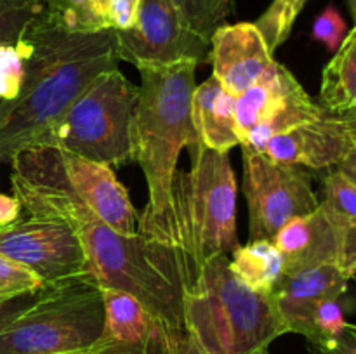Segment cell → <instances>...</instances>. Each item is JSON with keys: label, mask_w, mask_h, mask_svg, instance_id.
Listing matches in <instances>:
<instances>
[{"label": "cell", "mask_w": 356, "mask_h": 354, "mask_svg": "<svg viewBox=\"0 0 356 354\" xmlns=\"http://www.w3.org/2000/svg\"><path fill=\"white\" fill-rule=\"evenodd\" d=\"M174 354H205V353H202V351L198 349L197 344L190 339V335H188V333H184V335L177 340ZM256 354H270V353H268V349H263Z\"/></svg>", "instance_id": "cell-35"}, {"label": "cell", "mask_w": 356, "mask_h": 354, "mask_svg": "<svg viewBox=\"0 0 356 354\" xmlns=\"http://www.w3.org/2000/svg\"><path fill=\"white\" fill-rule=\"evenodd\" d=\"M306 96L308 92L292 71L275 59L266 73L235 99V128L240 144L245 142L254 128L268 124L285 108Z\"/></svg>", "instance_id": "cell-16"}, {"label": "cell", "mask_w": 356, "mask_h": 354, "mask_svg": "<svg viewBox=\"0 0 356 354\" xmlns=\"http://www.w3.org/2000/svg\"><path fill=\"white\" fill-rule=\"evenodd\" d=\"M65 177L83 203L122 235H136L139 214L110 165L56 149Z\"/></svg>", "instance_id": "cell-13"}, {"label": "cell", "mask_w": 356, "mask_h": 354, "mask_svg": "<svg viewBox=\"0 0 356 354\" xmlns=\"http://www.w3.org/2000/svg\"><path fill=\"white\" fill-rule=\"evenodd\" d=\"M139 87L118 68L101 73L37 146L122 167L134 160V113Z\"/></svg>", "instance_id": "cell-6"}, {"label": "cell", "mask_w": 356, "mask_h": 354, "mask_svg": "<svg viewBox=\"0 0 356 354\" xmlns=\"http://www.w3.org/2000/svg\"><path fill=\"white\" fill-rule=\"evenodd\" d=\"M348 278L336 264H322L292 274H284L271 292V298L287 333L312 337L313 318L325 301L341 298L348 290Z\"/></svg>", "instance_id": "cell-14"}, {"label": "cell", "mask_w": 356, "mask_h": 354, "mask_svg": "<svg viewBox=\"0 0 356 354\" xmlns=\"http://www.w3.org/2000/svg\"><path fill=\"white\" fill-rule=\"evenodd\" d=\"M44 10L38 0H0V45H17L31 21Z\"/></svg>", "instance_id": "cell-25"}, {"label": "cell", "mask_w": 356, "mask_h": 354, "mask_svg": "<svg viewBox=\"0 0 356 354\" xmlns=\"http://www.w3.org/2000/svg\"><path fill=\"white\" fill-rule=\"evenodd\" d=\"M21 203L16 196L0 194V226H9L19 219Z\"/></svg>", "instance_id": "cell-33"}, {"label": "cell", "mask_w": 356, "mask_h": 354, "mask_svg": "<svg viewBox=\"0 0 356 354\" xmlns=\"http://www.w3.org/2000/svg\"><path fill=\"white\" fill-rule=\"evenodd\" d=\"M353 328H355V330H356V325H353Z\"/></svg>", "instance_id": "cell-38"}, {"label": "cell", "mask_w": 356, "mask_h": 354, "mask_svg": "<svg viewBox=\"0 0 356 354\" xmlns=\"http://www.w3.org/2000/svg\"><path fill=\"white\" fill-rule=\"evenodd\" d=\"M350 146L351 139L343 118L339 115L325 113L318 120L271 137L263 153L282 163L327 170L343 162Z\"/></svg>", "instance_id": "cell-15"}, {"label": "cell", "mask_w": 356, "mask_h": 354, "mask_svg": "<svg viewBox=\"0 0 356 354\" xmlns=\"http://www.w3.org/2000/svg\"><path fill=\"white\" fill-rule=\"evenodd\" d=\"M14 196L35 217L56 219L73 229L103 288L134 295L174 340L186 333L183 269L174 248L143 235H122L97 217L70 186L54 148L35 146L10 158Z\"/></svg>", "instance_id": "cell-1"}, {"label": "cell", "mask_w": 356, "mask_h": 354, "mask_svg": "<svg viewBox=\"0 0 356 354\" xmlns=\"http://www.w3.org/2000/svg\"><path fill=\"white\" fill-rule=\"evenodd\" d=\"M0 253L33 273L44 285L92 276L80 239L70 226L56 219L28 215L3 226Z\"/></svg>", "instance_id": "cell-9"}, {"label": "cell", "mask_w": 356, "mask_h": 354, "mask_svg": "<svg viewBox=\"0 0 356 354\" xmlns=\"http://www.w3.org/2000/svg\"><path fill=\"white\" fill-rule=\"evenodd\" d=\"M228 267L243 285L261 294H271L284 276V259L273 239H250L240 245Z\"/></svg>", "instance_id": "cell-21"}, {"label": "cell", "mask_w": 356, "mask_h": 354, "mask_svg": "<svg viewBox=\"0 0 356 354\" xmlns=\"http://www.w3.org/2000/svg\"><path fill=\"white\" fill-rule=\"evenodd\" d=\"M284 259V274L298 273L322 264L337 266V242L334 229L320 207L312 214L292 219L273 238Z\"/></svg>", "instance_id": "cell-17"}, {"label": "cell", "mask_w": 356, "mask_h": 354, "mask_svg": "<svg viewBox=\"0 0 356 354\" xmlns=\"http://www.w3.org/2000/svg\"><path fill=\"white\" fill-rule=\"evenodd\" d=\"M3 228V226H0V229H2Z\"/></svg>", "instance_id": "cell-39"}, {"label": "cell", "mask_w": 356, "mask_h": 354, "mask_svg": "<svg viewBox=\"0 0 356 354\" xmlns=\"http://www.w3.org/2000/svg\"><path fill=\"white\" fill-rule=\"evenodd\" d=\"M141 0H108V23L111 30L125 31L136 26Z\"/></svg>", "instance_id": "cell-30"}, {"label": "cell", "mask_w": 356, "mask_h": 354, "mask_svg": "<svg viewBox=\"0 0 356 354\" xmlns=\"http://www.w3.org/2000/svg\"><path fill=\"white\" fill-rule=\"evenodd\" d=\"M103 323V288L92 276L45 285L37 302L0 330V354H86Z\"/></svg>", "instance_id": "cell-7"}, {"label": "cell", "mask_w": 356, "mask_h": 354, "mask_svg": "<svg viewBox=\"0 0 356 354\" xmlns=\"http://www.w3.org/2000/svg\"><path fill=\"white\" fill-rule=\"evenodd\" d=\"M191 120L202 144L219 153L240 146L235 128V97L229 96L214 76L195 87Z\"/></svg>", "instance_id": "cell-18"}, {"label": "cell", "mask_w": 356, "mask_h": 354, "mask_svg": "<svg viewBox=\"0 0 356 354\" xmlns=\"http://www.w3.org/2000/svg\"><path fill=\"white\" fill-rule=\"evenodd\" d=\"M44 12L66 31L92 33L108 30V0H38Z\"/></svg>", "instance_id": "cell-22"}, {"label": "cell", "mask_w": 356, "mask_h": 354, "mask_svg": "<svg viewBox=\"0 0 356 354\" xmlns=\"http://www.w3.org/2000/svg\"><path fill=\"white\" fill-rule=\"evenodd\" d=\"M191 169L176 172L174 214L183 259V290L202 266L240 246L236 233V180L228 153L200 144L190 153Z\"/></svg>", "instance_id": "cell-5"}, {"label": "cell", "mask_w": 356, "mask_h": 354, "mask_svg": "<svg viewBox=\"0 0 356 354\" xmlns=\"http://www.w3.org/2000/svg\"><path fill=\"white\" fill-rule=\"evenodd\" d=\"M23 78L24 62L19 45H0V101L14 99Z\"/></svg>", "instance_id": "cell-28"}, {"label": "cell", "mask_w": 356, "mask_h": 354, "mask_svg": "<svg viewBox=\"0 0 356 354\" xmlns=\"http://www.w3.org/2000/svg\"><path fill=\"white\" fill-rule=\"evenodd\" d=\"M44 287L45 285L33 273L0 253V302L31 294Z\"/></svg>", "instance_id": "cell-26"}, {"label": "cell", "mask_w": 356, "mask_h": 354, "mask_svg": "<svg viewBox=\"0 0 356 354\" xmlns=\"http://www.w3.org/2000/svg\"><path fill=\"white\" fill-rule=\"evenodd\" d=\"M339 117L343 118L344 125H346V130L350 134L351 141H356V108L346 111V113H341Z\"/></svg>", "instance_id": "cell-36"}, {"label": "cell", "mask_w": 356, "mask_h": 354, "mask_svg": "<svg viewBox=\"0 0 356 354\" xmlns=\"http://www.w3.org/2000/svg\"><path fill=\"white\" fill-rule=\"evenodd\" d=\"M228 260L219 255L205 262L183 290L184 330L205 354H256L287 332L271 294L243 285Z\"/></svg>", "instance_id": "cell-4"}, {"label": "cell", "mask_w": 356, "mask_h": 354, "mask_svg": "<svg viewBox=\"0 0 356 354\" xmlns=\"http://www.w3.org/2000/svg\"><path fill=\"white\" fill-rule=\"evenodd\" d=\"M61 354H66V353H61Z\"/></svg>", "instance_id": "cell-40"}, {"label": "cell", "mask_w": 356, "mask_h": 354, "mask_svg": "<svg viewBox=\"0 0 356 354\" xmlns=\"http://www.w3.org/2000/svg\"><path fill=\"white\" fill-rule=\"evenodd\" d=\"M344 35H346V21L343 19L339 10L334 6L325 7V10L313 23V40L322 42L327 51L336 52L341 42L344 40Z\"/></svg>", "instance_id": "cell-29"}, {"label": "cell", "mask_w": 356, "mask_h": 354, "mask_svg": "<svg viewBox=\"0 0 356 354\" xmlns=\"http://www.w3.org/2000/svg\"><path fill=\"white\" fill-rule=\"evenodd\" d=\"M306 2L308 0H273L271 6L257 17L254 24L263 35L271 54H275V51L291 37L296 19L305 9Z\"/></svg>", "instance_id": "cell-24"}, {"label": "cell", "mask_w": 356, "mask_h": 354, "mask_svg": "<svg viewBox=\"0 0 356 354\" xmlns=\"http://www.w3.org/2000/svg\"><path fill=\"white\" fill-rule=\"evenodd\" d=\"M348 321L344 319V311L339 304V298L336 301H325L315 312L313 318V332L308 339L309 346H325L332 342L343 333Z\"/></svg>", "instance_id": "cell-27"}, {"label": "cell", "mask_w": 356, "mask_h": 354, "mask_svg": "<svg viewBox=\"0 0 356 354\" xmlns=\"http://www.w3.org/2000/svg\"><path fill=\"white\" fill-rule=\"evenodd\" d=\"M242 160L250 239H273L292 219L318 208L308 169L277 162L247 146H242Z\"/></svg>", "instance_id": "cell-8"}, {"label": "cell", "mask_w": 356, "mask_h": 354, "mask_svg": "<svg viewBox=\"0 0 356 354\" xmlns=\"http://www.w3.org/2000/svg\"><path fill=\"white\" fill-rule=\"evenodd\" d=\"M212 76L236 99L275 62L263 35L254 23L222 24L211 37Z\"/></svg>", "instance_id": "cell-12"}, {"label": "cell", "mask_w": 356, "mask_h": 354, "mask_svg": "<svg viewBox=\"0 0 356 354\" xmlns=\"http://www.w3.org/2000/svg\"><path fill=\"white\" fill-rule=\"evenodd\" d=\"M320 207L336 235L337 267L350 280L356 274V186L336 167L323 177Z\"/></svg>", "instance_id": "cell-19"}, {"label": "cell", "mask_w": 356, "mask_h": 354, "mask_svg": "<svg viewBox=\"0 0 356 354\" xmlns=\"http://www.w3.org/2000/svg\"><path fill=\"white\" fill-rule=\"evenodd\" d=\"M312 354H356V330L348 323L339 337L325 346H309Z\"/></svg>", "instance_id": "cell-32"}, {"label": "cell", "mask_w": 356, "mask_h": 354, "mask_svg": "<svg viewBox=\"0 0 356 354\" xmlns=\"http://www.w3.org/2000/svg\"><path fill=\"white\" fill-rule=\"evenodd\" d=\"M17 45L24 78L19 94L0 103V162L35 148L83 90L118 62L111 28L92 33L66 31L44 10Z\"/></svg>", "instance_id": "cell-2"}, {"label": "cell", "mask_w": 356, "mask_h": 354, "mask_svg": "<svg viewBox=\"0 0 356 354\" xmlns=\"http://www.w3.org/2000/svg\"><path fill=\"white\" fill-rule=\"evenodd\" d=\"M103 330L86 354H174L176 340L134 295L103 288Z\"/></svg>", "instance_id": "cell-11"}, {"label": "cell", "mask_w": 356, "mask_h": 354, "mask_svg": "<svg viewBox=\"0 0 356 354\" xmlns=\"http://www.w3.org/2000/svg\"><path fill=\"white\" fill-rule=\"evenodd\" d=\"M348 7H350V12L353 16V21L356 23V0H346Z\"/></svg>", "instance_id": "cell-37"}, {"label": "cell", "mask_w": 356, "mask_h": 354, "mask_svg": "<svg viewBox=\"0 0 356 354\" xmlns=\"http://www.w3.org/2000/svg\"><path fill=\"white\" fill-rule=\"evenodd\" d=\"M113 31L118 59L136 66L209 62L211 40L190 30L167 0H141L136 26Z\"/></svg>", "instance_id": "cell-10"}, {"label": "cell", "mask_w": 356, "mask_h": 354, "mask_svg": "<svg viewBox=\"0 0 356 354\" xmlns=\"http://www.w3.org/2000/svg\"><path fill=\"white\" fill-rule=\"evenodd\" d=\"M42 290L44 288H40L37 292H31V294L17 295V297L0 302V330L9 325L10 321H14L16 318H19L24 311H28L37 302V298L40 297Z\"/></svg>", "instance_id": "cell-31"}, {"label": "cell", "mask_w": 356, "mask_h": 354, "mask_svg": "<svg viewBox=\"0 0 356 354\" xmlns=\"http://www.w3.org/2000/svg\"><path fill=\"white\" fill-rule=\"evenodd\" d=\"M336 169H339L341 172H343L356 186V141H351V146L350 149H348L346 156H344L343 162H341Z\"/></svg>", "instance_id": "cell-34"}, {"label": "cell", "mask_w": 356, "mask_h": 354, "mask_svg": "<svg viewBox=\"0 0 356 354\" xmlns=\"http://www.w3.org/2000/svg\"><path fill=\"white\" fill-rule=\"evenodd\" d=\"M190 30L211 40L235 10V0H167Z\"/></svg>", "instance_id": "cell-23"}, {"label": "cell", "mask_w": 356, "mask_h": 354, "mask_svg": "<svg viewBox=\"0 0 356 354\" xmlns=\"http://www.w3.org/2000/svg\"><path fill=\"white\" fill-rule=\"evenodd\" d=\"M318 104L330 115L356 108V23L323 68Z\"/></svg>", "instance_id": "cell-20"}, {"label": "cell", "mask_w": 356, "mask_h": 354, "mask_svg": "<svg viewBox=\"0 0 356 354\" xmlns=\"http://www.w3.org/2000/svg\"><path fill=\"white\" fill-rule=\"evenodd\" d=\"M197 66L191 61L170 66H136L143 82L134 113V162L141 167L148 187V203L139 214L138 233L174 248L179 259L172 187L183 148L191 153L202 144L191 120Z\"/></svg>", "instance_id": "cell-3"}]
</instances>
